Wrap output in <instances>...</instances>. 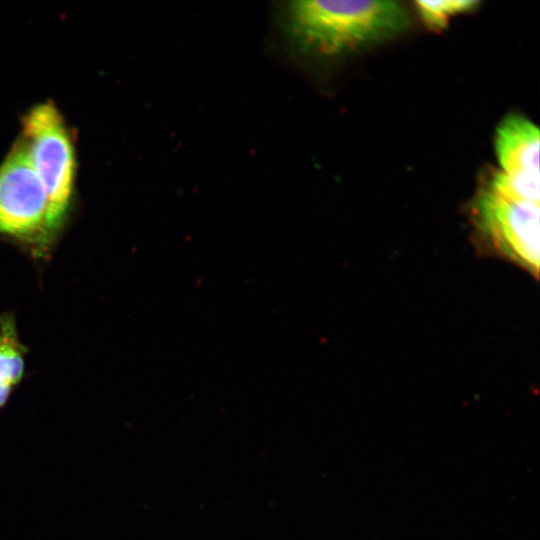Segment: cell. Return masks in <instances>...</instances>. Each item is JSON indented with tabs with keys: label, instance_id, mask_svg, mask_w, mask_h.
<instances>
[{
	"label": "cell",
	"instance_id": "cell-6",
	"mask_svg": "<svg viewBox=\"0 0 540 540\" xmlns=\"http://www.w3.org/2000/svg\"><path fill=\"white\" fill-rule=\"evenodd\" d=\"M25 371V348L11 314H0V384L15 386Z\"/></svg>",
	"mask_w": 540,
	"mask_h": 540
},
{
	"label": "cell",
	"instance_id": "cell-4",
	"mask_svg": "<svg viewBox=\"0 0 540 540\" xmlns=\"http://www.w3.org/2000/svg\"><path fill=\"white\" fill-rule=\"evenodd\" d=\"M474 216L494 250L538 276L539 204L508 200L485 189L475 201Z\"/></svg>",
	"mask_w": 540,
	"mask_h": 540
},
{
	"label": "cell",
	"instance_id": "cell-1",
	"mask_svg": "<svg viewBox=\"0 0 540 540\" xmlns=\"http://www.w3.org/2000/svg\"><path fill=\"white\" fill-rule=\"evenodd\" d=\"M405 9L395 1H295L287 11L290 37L301 48L336 54L402 31Z\"/></svg>",
	"mask_w": 540,
	"mask_h": 540
},
{
	"label": "cell",
	"instance_id": "cell-2",
	"mask_svg": "<svg viewBox=\"0 0 540 540\" xmlns=\"http://www.w3.org/2000/svg\"><path fill=\"white\" fill-rule=\"evenodd\" d=\"M62 227L20 140L0 165V234L43 256Z\"/></svg>",
	"mask_w": 540,
	"mask_h": 540
},
{
	"label": "cell",
	"instance_id": "cell-9",
	"mask_svg": "<svg viewBox=\"0 0 540 540\" xmlns=\"http://www.w3.org/2000/svg\"><path fill=\"white\" fill-rule=\"evenodd\" d=\"M12 391L13 386L0 384V409L3 408L8 402Z\"/></svg>",
	"mask_w": 540,
	"mask_h": 540
},
{
	"label": "cell",
	"instance_id": "cell-5",
	"mask_svg": "<svg viewBox=\"0 0 540 540\" xmlns=\"http://www.w3.org/2000/svg\"><path fill=\"white\" fill-rule=\"evenodd\" d=\"M494 147L501 171L540 175L539 128L530 119L518 114L504 118L496 129Z\"/></svg>",
	"mask_w": 540,
	"mask_h": 540
},
{
	"label": "cell",
	"instance_id": "cell-7",
	"mask_svg": "<svg viewBox=\"0 0 540 540\" xmlns=\"http://www.w3.org/2000/svg\"><path fill=\"white\" fill-rule=\"evenodd\" d=\"M539 176L498 171L491 177L487 190L508 200L539 204Z\"/></svg>",
	"mask_w": 540,
	"mask_h": 540
},
{
	"label": "cell",
	"instance_id": "cell-8",
	"mask_svg": "<svg viewBox=\"0 0 540 540\" xmlns=\"http://www.w3.org/2000/svg\"><path fill=\"white\" fill-rule=\"evenodd\" d=\"M477 3L473 0L415 1V6L426 25L440 29L450 18L474 9Z\"/></svg>",
	"mask_w": 540,
	"mask_h": 540
},
{
	"label": "cell",
	"instance_id": "cell-3",
	"mask_svg": "<svg viewBox=\"0 0 540 540\" xmlns=\"http://www.w3.org/2000/svg\"><path fill=\"white\" fill-rule=\"evenodd\" d=\"M24 144L52 212L64 226L74 194L76 157L69 129L56 106H34L23 119Z\"/></svg>",
	"mask_w": 540,
	"mask_h": 540
}]
</instances>
